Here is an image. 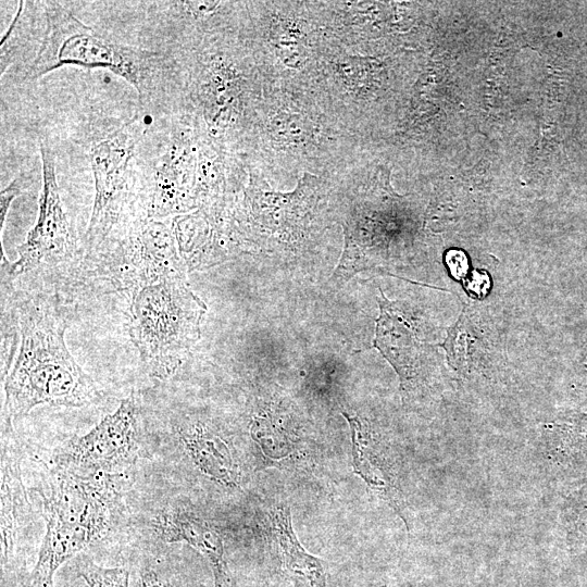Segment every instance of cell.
Wrapping results in <instances>:
<instances>
[{
    "mask_svg": "<svg viewBox=\"0 0 587 587\" xmlns=\"http://www.w3.org/2000/svg\"><path fill=\"white\" fill-rule=\"evenodd\" d=\"M153 527L164 542H184L196 549L211 567L214 587L235 586L223 536L212 522L191 511L167 509L154 519Z\"/></svg>",
    "mask_w": 587,
    "mask_h": 587,
    "instance_id": "obj_12",
    "label": "cell"
},
{
    "mask_svg": "<svg viewBox=\"0 0 587 587\" xmlns=\"http://www.w3.org/2000/svg\"><path fill=\"white\" fill-rule=\"evenodd\" d=\"M1 571L8 570L29 511L20 460L5 436L1 449Z\"/></svg>",
    "mask_w": 587,
    "mask_h": 587,
    "instance_id": "obj_15",
    "label": "cell"
},
{
    "mask_svg": "<svg viewBox=\"0 0 587 587\" xmlns=\"http://www.w3.org/2000/svg\"><path fill=\"white\" fill-rule=\"evenodd\" d=\"M268 515L284 572L291 586L327 587L326 562L301 546L292 528L290 509L277 505Z\"/></svg>",
    "mask_w": 587,
    "mask_h": 587,
    "instance_id": "obj_17",
    "label": "cell"
},
{
    "mask_svg": "<svg viewBox=\"0 0 587 587\" xmlns=\"http://www.w3.org/2000/svg\"><path fill=\"white\" fill-rule=\"evenodd\" d=\"M45 16L42 39L24 80H37L68 65L105 68L129 83L147 103L174 79L176 62L163 52L122 43L58 2H46Z\"/></svg>",
    "mask_w": 587,
    "mask_h": 587,
    "instance_id": "obj_4",
    "label": "cell"
},
{
    "mask_svg": "<svg viewBox=\"0 0 587 587\" xmlns=\"http://www.w3.org/2000/svg\"><path fill=\"white\" fill-rule=\"evenodd\" d=\"M55 469L41 492L46 529L86 550L111 532L120 503L116 479L124 475L83 476Z\"/></svg>",
    "mask_w": 587,
    "mask_h": 587,
    "instance_id": "obj_6",
    "label": "cell"
},
{
    "mask_svg": "<svg viewBox=\"0 0 587 587\" xmlns=\"http://www.w3.org/2000/svg\"><path fill=\"white\" fill-rule=\"evenodd\" d=\"M342 414L350 427L353 472L403 519L399 477L391 455L377 444L361 420Z\"/></svg>",
    "mask_w": 587,
    "mask_h": 587,
    "instance_id": "obj_14",
    "label": "cell"
},
{
    "mask_svg": "<svg viewBox=\"0 0 587 587\" xmlns=\"http://www.w3.org/2000/svg\"><path fill=\"white\" fill-rule=\"evenodd\" d=\"M188 459L204 476L227 488L239 485V466L230 446L203 424L178 430Z\"/></svg>",
    "mask_w": 587,
    "mask_h": 587,
    "instance_id": "obj_16",
    "label": "cell"
},
{
    "mask_svg": "<svg viewBox=\"0 0 587 587\" xmlns=\"http://www.w3.org/2000/svg\"><path fill=\"white\" fill-rule=\"evenodd\" d=\"M129 569V587H179L170 563L164 559L142 557Z\"/></svg>",
    "mask_w": 587,
    "mask_h": 587,
    "instance_id": "obj_18",
    "label": "cell"
},
{
    "mask_svg": "<svg viewBox=\"0 0 587 587\" xmlns=\"http://www.w3.org/2000/svg\"><path fill=\"white\" fill-rule=\"evenodd\" d=\"M204 303L185 277L143 285L130 304L129 335L153 377H171L199 339Z\"/></svg>",
    "mask_w": 587,
    "mask_h": 587,
    "instance_id": "obj_5",
    "label": "cell"
},
{
    "mask_svg": "<svg viewBox=\"0 0 587 587\" xmlns=\"http://www.w3.org/2000/svg\"><path fill=\"white\" fill-rule=\"evenodd\" d=\"M245 148L264 164L333 175L353 163L355 136L304 85L268 78Z\"/></svg>",
    "mask_w": 587,
    "mask_h": 587,
    "instance_id": "obj_2",
    "label": "cell"
},
{
    "mask_svg": "<svg viewBox=\"0 0 587 587\" xmlns=\"http://www.w3.org/2000/svg\"><path fill=\"white\" fill-rule=\"evenodd\" d=\"M265 70L249 35L214 33L188 62L187 113L197 135L224 152L245 148L263 97Z\"/></svg>",
    "mask_w": 587,
    "mask_h": 587,
    "instance_id": "obj_1",
    "label": "cell"
},
{
    "mask_svg": "<svg viewBox=\"0 0 587 587\" xmlns=\"http://www.w3.org/2000/svg\"><path fill=\"white\" fill-rule=\"evenodd\" d=\"M198 136L184 115L171 133L164 152L157 160L151 178L147 215L165 218L186 214L196 208Z\"/></svg>",
    "mask_w": 587,
    "mask_h": 587,
    "instance_id": "obj_9",
    "label": "cell"
},
{
    "mask_svg": "<svg viewBox=\"0 0 587 587\" xmlns=\"http://www.w3.org/2000/svg\"><path fill=\"white\" fill-rule=\"evenodd\" d=\"M33 183V175L26 172L17 174L0 192V241L1 258L3 255L2 234L9 209L15 198L21 196Z\"/></svg>",
    "mask_w": 587,
    "mask_h": 587,
    "instance_id": "obj_20",
    "label": "cell"
},
{
    "mask_svg": "<svg viewBox=\"0 0 587 587\" xmlns=\"http://www.w3.org/2000/svg\"><path fill=\"white\" fill-rule=\"evenodd\" d=\"M129 243L133 262L146 284L185 277L174 229L168 224L146 215L136 222Z\"/></svg>",
    "mask_w": 587,
    "mask_h": 587,
    "instance_id": "obj_13",
    "label": "cell"
},
{
    "mask_svg": "<svg viewBox=\"0 0 587 587\" xmlns=\"http://www.w3.org/2000/svg\"><path fill=\"white\" fill-rule=\"evenodd\" d=\"M70 587H85V586H83V585H75V586H70ZM86 587H88L87 584H86Z\"/></svg>",
    "mask_w": 587,
    "mask_h": 587,
    "instance_id": "obj_21",
    "label": "cell"
},
{
    "mask_svg": "<svg viewBox=\"0 0 587 587\" xmlns=\"http://www.w3.org/2000/svg\"><path fill=\"white\" fill-rule=\"evenodd\" d=\"M145 133L141 122L134 118L90 146L95 200L85 237L89 248L98 247L107 238L125 210L130 189V163Z\"/></svg>",
    "mask_w": 587,
    "mask_h": 587,
    "instance_id": "obj_7",
    "label": "cell"
},
{
    "mask_svg": "<svg viewBox=\"0 0 587 587\" xmlns=\"http://www.w3.org/2000/svg\"><path fill=\"white\" fill-rule=\"evenodd\" d=\"M41 157L42 187L38 216L25 241L17 248L18 258L10 273L28 272L42 262L57 261L73 248V236L66 218L55 174V154L49 138H38Z\"/></svg>",
    "mask_w": 587,
    "mask_h": 587,
    "instance_id": "obj_10",
    "label": "cell"
},
{
    "mask_svg": "<svg viewBox=\"0 0 587 587\" xmlns=\"http://www.w3.org/2000/svg\"><path fill=\"white\" fill-rule=\"evenodd\" d=\"M65 321L46 304H27L21 312V347L4 382L10 420L40 404L84 407L99 400L92 379L65 345Z\"/></svg>",
    "mask_w": 587,
    "mask_h": 587,
    "instance_id": "obj_3",
    "label": "cell"
},
{
    "mask_svg": "<svg viewBox=\"0 0 587 587\" xmlns=\"http://www.w3.org/2000/svg\"><path fill=\"white\" fill-rule=\"evenodd\" d=\"M378 302L380 314L374 344L398 373L403 396L422 394L432 376L425 364L427 349L398 314L395 303L384 294Z\"/></svg>",
    "mask_w": 587,
    "mask_h": 587,
    "instance_id": "obj_11",
    "label": "cell"
},
{
    "mask_svg": "<svg viewBox=\"0 0 587 587\" xmlns=\"http://www.w3.org/2000/svg\"><path fill=\"white\" fill-rule=\"evenodd\" d=\"M76 576L88 587H129V565L105 567L98 565L88 558L76 562Z\"/></svg>",
    "mask_w": 587,
    "mask_h": 587,
    "instance_id": "obj_19",
    "label": "cell"
},
{
    "mask_svg": "<svg viewBox=\"0 0 587 587\" xmlns=\"http://www.w3.org/2000/svg\"><path fill=\"white\" fill-rule=\"evenodd\" d=\"M140 455L138 407L130 396L88 433L71 438L55 453L54 463L83 476L125 475Z\"/></svg>",
    "mask_w": 587,
    "mask_h": 587,
    "instance_id": "obj_8",
    "label": "cell"
}]
</instances>
